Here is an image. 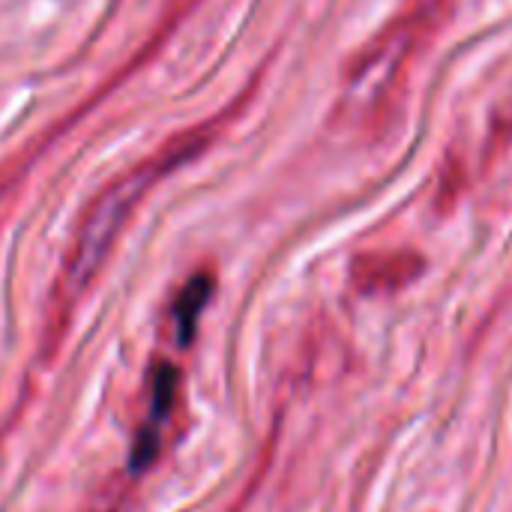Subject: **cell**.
<instances>
[{
  "instance_id": "cell-1",
  "label": "cell",
  "mask_w": 512,
  "mask_h": 512,
  "mask_svg": "<svg viewBox=\"0 0 512 512\" xmlns=\"http://www.w3.org/2000/svg\"><path fill=\"white\" fill-rule=\"evenodd\" d=\"M138 180H141V177L126 180L123 186H117L111 195L102 198V204H99L96 213L90 216L87 228L81 231L78 249H75V255H72V267H69L75 285H84V282L90 279V273L99 267V261H102V255L108 252V246H111V240H114V234H117V228H120V222H123L129 204H132L135 195H138V186H141Z\"/></svg>"
},
{
  "instance_id": "cell-2",
  "label": "cell",
  "mask_w": 512,
  "mask_h": 512,
  "mask_svg": "<svg viewBox=\"0 0 512 512\" xmlns=\"http://www.w3.org/2000/svg\"><path fill=\"white\" fill-rule=\"evenodd\" d=\"M180 396V375L171 363H159L153 378H150V405H147V417L135 435V447H132V471H144L159 447H162V435L165 426L171 423L174 405Z\"/></svg>"
},
{
  "instance_id": "cell-3",
  "label": "cell",
  "mask_w": 512,
  "mask_h": 512,
  "mask_svg": "<svg viewBox=\"0 0 512 512\" xmlns=\"http://www.w3.org/2000/svg\"><path fill=\"white\" fill-rule=\"evenodd\" d=\"M210 294H213V279L207 273H198L183 285V291L174 303V330H177L180 345H189L195 339V327H198V318H201Z\"/></svg>"
},
{
  "instance_id": "cell-4",
  "label": "cell",
  "mask_w": 512,
  "mask_h": 512,
  "mask_svg": "<svg viewBox=\"0 0 512 512\" xmlns=\"http://www.w3.org/2000/svg\"><path fill=\"white\" fill-rule=\"evenodd\" d=\"M423 261H417L414 255H384V270L372 267L369 264V273H360V282L369 288V291H390V288H399L405 282L414 279V273L420 270Z\"/></svg>"
}]
</instances>
